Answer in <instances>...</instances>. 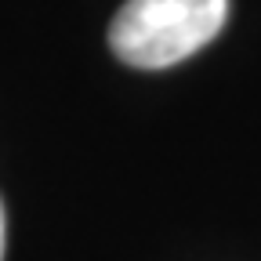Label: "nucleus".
<instances>
[{"label": "nucleus", "instance_id": "f257e3e1", "mask_svg": "<svg viewBox=\"0 0 261 261\" xmlns=\"http://www.w3.org/2000/svg\"><path fill=\"white\" fill-rule=\"evenodd\" d=\"M228 22V0H127L109 25L123 65L167 69L203 51Z\"/></svg>", "mask_w": 261, "mask_h": 261}, {"label": "nucleus", "instance_id": "f03ea898", "mask_svg": "<svg viewBox=\"0 0 261 261\" xmlns=\"http://www.w3.org/2000/svg\"><path fill=\"white\" fill-rule=\"evenodd\" d=\"M0 257H4V203H0Z\"/></svg>", "mask_w": 261, "mask_h": 261}]
</instances>
